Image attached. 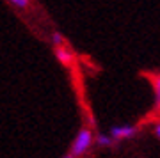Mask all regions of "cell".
Returning a JSON list of instances; mask_svg holds the SVG:
<instances>
[{
  "label": "cell",
  "instance_id": "6da1fadb",
  "mask_svg": "<svg viewBox=\"0 0 160 158\" xmlns=\"http://www.w3.org/2000/svg\"><path fill=\"white\" fill-rule=\"evenodd\" d=\"M92 142H94V133H92V130L91 128H87V126H84V128H80L78 130L77 137H75L73 142H71V149H69V153H71L75 158L84 156V155H87L89 149L92 147Z\"/></svg>",
  "mask_w": 160,
  "mask_h": 158
},
{
  "label": "cell",
  "instance_id": "7a4b0ae2",
  "mask_svg": "<svg viewBox=\"0 0 160 158\" xmlns=\"http://www.w3.org/2000/svg\"><path fill=\"white\" fill-rule=\"evenodd\" d=\"M137 133H139V128L133 126V124H114V126H110V130H109V135L112 137L114 142L133 139Z\"/></svg>",
  "mask_w": 160,
  "mask_h": 158
},
{
  "label": "cell",
  "instance_id": "3957f363",
  "mask_svg": "<svg viewBox=\"0 0 160 158\" xmlns=\"http://www.w3.org/2000/svg\"><path fill=\"white\" fill-rule=\"evenodd\" d=\"M55 59H57L62 66H71L75 61L73 53L66 48V46H62V48H55Z\"/></svg>",
  "mask_w": 160,
  "mask_h": 158
},
{
  "label": "cell",
  "instance_id": "277c9868",
  "mask_svg": "<svg viewBox=\"0 0 160 158\" xmlns=\"http://www.w3.org/2000/svg\"><path fill=\"white\" fill-rule=\"evenodd\" d=\"M94 144H96L98 147H110L114 144V141H112V137H110L109 133H96Z\"/></svg>",
  "mask_w": 160,
  "mask_h": 158
},
{
  "label": "cell",
  "instance_id": "5b68a950",
  "mask_svg": "<svg viewBox=\"0 0 160 158\" xmlns=\"http://www.w3.org/2000/svg\"><path fill=\"white\" fill-rule=\"evenodd\" d=\"M50 43H52V46L53 48H62L64 45H66V39H64V36L61 34V32H52V36H50Z\"/></svg>",
  "mask_w": 160,
  "mask_h": 158
},
{
  "label": "cell",
  "instance_id": "8992f818",
  "mask_svg": "<svg viewBox=\"0 0 160 158\" xmlns=\"http://www.w3.org/2000/svg\"><path fill=\"white\" fill-rule=\"evenodd\" d=\"M151 84H153V89H155V101H157V107L160 108V75H153Z\"/></svg>",
  "mask_w": 160,
  "mask_h": 158
},
{
  "label": "cell",
  "instance_id": "52a82bcc",
  "mask_svg": "<svg viewBox=\"0 0 160 158\" xmlns=\"http://www.w3.org/2000/svg\"><path fill=\"white\" fill-rule=\"evenodd\" d=\"M7 2L18 11H27L30 7V0H7Z\"/></svg>",
  "mask_w": 160,
  "mask_h": 158
},
{
  "label": "cell",
  "instance_id": "ba28073f",
  "mask_svg": "<svg viewBox=\"0 0 160 158\" xmlns=\"http://www.w3.org/2000/svg\"><path fill=\"white\" fill-rule=\"evenodd\" d=\"M153 133H155V137H157V139L160 141V123H157V124H155V128H153Z\"/></svg>",
  "mask_w": 160,
  "mask_h": 158
},
{
  "label": "cell",
  "instance_id": "9c48e42d",
  "mask_svg": "<svg viewBox=\"0 0 160 158\" xmlns=\"http://www.w3.org/2000/svg\"><path fill=\"white\" fill-rule=\"evenodd\" d=\"M61 158H75V156L71 155V153H66V155H64V156H61Z\"/></svg>",
  "mask_w": 160,
  "mask_h": 158
}]
</instances>
